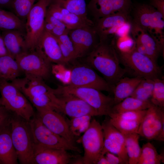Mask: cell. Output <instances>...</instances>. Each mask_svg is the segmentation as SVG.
<instances>
[{
  "instance_id": "5",
  "label": "cell",
  "mask_w": 164,
  "mask_h": 164,
  "mask_svg": "<svg viewBox=\"0 0 164 164\" xmlns=\"http://www.w3.org/2000/svg\"><path fill=\"white\" fill-rule=\"evenodd\" d=\"M0 104L12 113L29 121L35 114L27 97L12 82L0 79Z\"/></svg>"
},
{
  "instance_id": "38",
  "label": "cell",
  "mask_w": 164,
  "mask_h": 164,
  "mask_svg": "<svg viewBox=\"0 0 164 164\" xmlns=\"http://www.w3.org/2000/svg\"><path fill=\"white\" fill-rule=\"evenodd\" d=\"M154 86L151 102L161 108L164 107V81L160 78L153 79Z\"/></svg>"
},
{
  "instance_id": "41",
  "label": "cell",
  "mask_w": 164,
  "mask_h": 164,
  "mask_svg": "<svg viewBox=\"0 0 164 164\" xmlns=\"http://www.w3.org/2000/svg\"><path fill=\"white\" fill-rule=\"evenodd\" d=\"M12 114L2 105L0 106V131L10 123Z\"/></svg>"
},
{
  "instance_id": "50",
  "label": "cell",
  "mask_w": 164,
  "mask_h": 164,
  "mask_svg": "<svg viewBox=\"0 0 164 164\" xmlns=\"http://www.w3.org/2000/svg\"><path fill=\"white\" fill-rule=\"evenodd\" d=\"M0 164H1L0 163Z\"/></svg>"
},
{
  "instance_id": "24",
  "label": "cell",
  "mask_w": 164,
  "mask_h": 164,
  "mask_svg": "<svg viewBox=\"0 0 164 164\" xmlns=\"http://www.w3.org/2000/svg\"><path fill=\"white\" fill-rule=\"evenodd\" d=\"M8 54L15 59L18 55L28 50L25 42V32L19 30L1 31Z\"/></svg>"
},
{
  "instance_id": "10",
  "label": "cell",
  "mask_w": 164,
  "mask_h": 164,
  "mask_svg": "<svg viewBox=\"0 0 164 164\" xmlns=\"http://www.w3.org/2000/svg\"><path fill=\"white\" fill-rule=\"evenodd\" d=\"M51 99L53 109L72 118L90 115L99 116L97 112L84 100L70 94L53 93Z\"/></svg>"
},
{
  "instance_id": "4",
  "label": "cell",
  "mask_w": 164,
  "mask_h": 164,
  "mask_svg": "<svg viewBox=\"0 0 164 164\" xmlns=\"http://www.w3.org/2000/svg\"><path fill=\"white\" fill-rule=\"evenodd\" d=\"M129 18L130 25L164 39V15L150 4L140 3L132 5Z\"/></svg>"
},
{
  "instance_id": "31",
  "label": "cell",
  "mask_w": 164,
  "mask_h": 164,
  "mask_svg": "<svg viewBox=\"0 0 164 164\" xmlns=\"http://www.w3.org/2000/svg\"><path fill=\"white\" fill-rule=\"evenodd\" d=\"M164 161V155L159 154L154 146L148 142L141 148L137 164H160Z\"/></svg>"
},
{
  "instance_id": "39",
  "label": "cell",
  "mask_w": 164,
  "mask_h": 164,
  "mask_svg": "<svg viewBox=\"0 0 164 164\" xmlns=\"http://www.w3.org/2000/svg\"><path fill=\"white\" fill-rule=\"evenodd\" d=\"M147 110L125 111L119 113H110L108 115L112 118L125 120L141 121L145 115Z\"/></svg>"
},
{
  "instance_id": "9",
  "label": "cell",
  "mask_w": 164,
  "mask_h": 164,
  "mask_svg": "<svg viewBox=\"0 0 164 164\" xmlns=\"http://www.w3.org/2000/svg\"><path fill=\"white\" fill-rule=\"evenodd\" d=\"M76 142L81 143L83 145V164H96L100 156L104 154L102 153L104 135L101 125L95 119H93L88 129Z\"/></svg>"
},
{
  "instance_id": "32",
  "label": "cell",
  "mask_w": 164,
  "mask_h": 164,
  "mask_svg": "<svg viewBox=\"0 0 164 164\" xmlns=\"http://www.w3.org/2000/svg\"><path fill=\"white\" fill-rule=\"evenodd\" d=\"M51 2L80 17L89 19L85 0H51Z\"/></svg>"
},
{
  "instance_id": "43",
  "label": "cell",
  "mask_w": 164,
  "mask_h": 164,
  "mask_svg": "<svg viewBox=\"0 0 164 164\" xmlns=\"http://www.w3.org/2000/svg\"><path fill=\"white\" fill-rule=\"evenodd\" d=\"M149 4L164 15V0H150Z\"/></svg>"
},
{
  "instance_id": "12",
  "label": "cell",
  "mask_w": 164,
  "mask_h": 164,
  "mask_svg": "<svg viewBox=\"0 0 164 164\" xmlns=\"http://www.w3.org/2000/svg\"><path fill=\"white\" fill-rule=\"evenodd\" d=\"M68 85L75 87L93 88L100 91L112 92L113 88L89 65L79 64L73 67Z\"/></svg>"
},
{
  "instance_id": "44",
  "label": "cell",
  "mask_w": 164,
  "mask_h": 164,
  "mask_svg": "<svg viewBox=\"0 0 164 164\" xmlns=\"http://www.w3.org/2000/svg\"><path fill=\"white\" fill-rule=\"evenodd\" d=\"M13 0H0V8L12 10Z\"/></svg>"
},
{
  "instance_id": "37",
  "label": "cell",
  "mask_w": 164,
  "mask_h": 164,
  "mask_svg": "<svg viewBox=\"0 0 164 164\" xmlns=\"http://www.w3.org/2000/svg\"><path fill=\"white\" fill-rule=\"evenodd\" d=\"M92 116L90 115L72 118L69 123L70 129L77 137L84 133L88 128Z\"/></svg>"
},
{
  "instance_id": "46",
  "label": "cell",
  "mask_w": 164,
  "mask_h": 164,
  "mask_svg": "<svg viewBox=\"0 0 164 164\" xmlns=\"http://www.w3.org/2000/svg\"><path fill=\"white\" fill-rule=\"evenodd\" d=\"M96 164H109V163L106 158L105 155L102 154L98 158Z\"/></svg>"
},
{
  "instance_id": "8",
  "label": "cell",
  "mask_w": 164,
  "mask_h": 164,
  "mask_svg": "<svg viewBox=\"0 0 164 164\" xmlns=\"http://www.w3.org/2000/svg\"><path fill=\"white\" fill-rule=\"evenodd\" d=\"M51 0H38L29 13L25 22V42L28 50H35L44 30L47 8Z\"/></svg>"
},
{
  "instance_id": "19",
  "label": "cell",
  "mask_w": 164,
  "mask_h": 164,
  "mask_svg": "<svg viewBox=\"0 0 164 164\" xmlns=\"http://www.w3.org/2000/svg\"><path fill=\"white\" fill-rule=\"evenodd\" d=\"M132 5V0H93L90 9L96 20L119 12L129 14Z\"/></svg>"
},
{
  "instance_id": "11",
  "label": "cell",
  "mask_w": 164,
  "mask_h": 164,
  "mask_svg": "<svg viewBox=\"0 0 164 164\" xmlns=\"http://www.w3.org/2000/svg\"><path fill=\"white\" fill-rule=\"evenodd\" d=\"M15 59L25 75L35 76L43 79L50 77L51 63L39 49L24 52Z\"/></svg>"
},
{
  "instance_id": "15",
  "label": "cell",
  "mask_w": 164,
  "mask_h": 164,
  "mask_svg": "<svg viewBox=\"0 0 164 164\" xmlns=\"http://www.w3.org/2000/svg\"><path fill=\"white\" fill-rule=\"evenodd\" d=\"M69 36L74 46L77 58L86 57L100 42L94 26H86L69 30Z\"/></svg>"
},
{
  "instance_id": "48",
  "label": "cell",
  "mask_w": 164,
  "mask_h": 164,
  "mask_svg": "<svg viewBox=\"0 0 164 164\" xmlns=\"http://www.w3.org/2000/svg\"><path fill=\"white\" fill-rule=\"evenodd\" d=\"M1 78V75L0 72V79Z\"/></svg>"
},
{
  "instance_id": "42",
  "label": "cell",
  "mask_w": 164,
  "mask_h": 164,
  "mask_svg": "<svg viewBox=\"0 0 164 164\" xmlns=\"http://www.w3.org/2000/svg\"><path fill=\"white\" fill-rule=\"evenodd\" d=\"M105 156L109 164H125L122 159L117 155L109 152H107Z\"/></svg>"
},
{
  "instance_id": "33",
  "label": "cell",
  "mask_w": 164,
  "mask_h": 164,
  "mask_svg": "<svg viewBox=\"0 0 164 164\" xmlns=\"http://www.w3.org/2000/svg\"><path fill=\"white\" fill-rule=\"evenodd\" d=\"M57 38L65 63L77 59L75 49L68 32Z\"/></svg>"
},
{
  "instance_id": "2",
  "label": "cell",
  "mask_w": 164,
  "mask_h": 164,
  "mask_svg": "<svg viewBox=\"0 0 164 164\" xmlns=\"http://www.w3.org/2000/svg\"><path fill=\"white\" fill-rule=\"evenodd\" d=\"M11 137L20 163L32 164L34 144L28 121L13 113L11 121Z\"/></svg>"
},
{
  "instance_id": "17",
  "label": "cell",
  "mask_w": 164,
  "mask_h": 164,
  "mask_svg": "<svg viewBox=\"0 0 164 164\" xmlns=\"http://www.w3.org/2000/svg\"><path fill=\"white\" fill-rule=\"evenodd\" d=\"M164 126V108L153 105L147 110L138 133L146 139L155 140Z\"/></svg>"
},
{
  "instance_id": "29",
  "label": "cell",
  "mask_w": 164,
  "mask_h": 164,
  "mask_svg": "<svg viewBox=\"0 0 164 164\" xmlns=\"http://www.w3.org/2000/svg\"><path fill=\"white\" fill-rule=\"evenodd\" d=\"M25 22L12 12L0 8V31L19 30L25 32Z\"/></svg>"
},
{
  "instance_id": "25",
  "label": "cell",
  "mask_w": 164,
  "mask_h": 164,
  "mask_svg": "<svg viewBox=\"0 0 164 164\" xmlns=\"http://www.w3.org/2000/svg\"><path fill=\"white\" fill-rule=\"evenodd\" d=\"M11 132V123L0 131L1 164L18 163L17 155L12 143Z\"/></svg>"
},
{
  "instance_id": "27",
  "label": "cell",
  "mask_w": 164,
  "mask_h": 164,
  "mask_svg": "<svg viewBox=\"0 0 164 164\" xmlns=\"http://www.w3.org/2000/svg\"><path fill=\"white\" fill-rule=\"evenodd\" d=\"M0 72L1 78L12 82L22 72L15 59L7 54L0 57Z\"/></svg>"
},
{
  "instance_id": "23",
  "label": "cell",
  "mask_w": 164,
  "mask_h": 164,
  "mask_svg": "<svg viewBox=\"0 0 164 164\" xmlns=\"http://www.w3.org/2000/svg\"><path fill=\"white\" fill-rule=\"evenodd\" d=\"M77 156L70 155L64 149H46L35 153L32 164H67Z\"/></svg>"
},
{
  "instance_id": "22",
  "label": "cell",
  "mask_w": 164,
  "mask_h": 164,
  "mask_svg": "<svg viewBox=\"0 0 164 164\" xmlns=\"http://www.w3.org/2000/svg\"><path fill=\"white\" fill-rule=\"evenodd\" d=\"M37 48L51 63L61 65L65 64L57 38L49 32L44 30Z\"/></svg>"
},
{
  "instance_id": "13",
  "label": "cell",
  "mask_w": 164,
  "mask_h": 164,
  "mask_svg": "<svg viewBox=\"0 0 164 164\" xmlns=\"http://www.w3.org/2000/svg\"><path fill=\"white\" fill-rule=\"evenodd\" d=\"M130 26L133 46L135 50L157 63L159 57L163 54L164 39L159 38L133 25Z\"/></svg>"
},
{
  "instance_id": "36",
  "label": "cell",
  "mask_w": 164,
  "mask_h": 164,
  "mask_svg": "<svg viewBox=\"0 0 164 164\" xmlns=\"http://www.w3.org/2000/svg\"><path fill=\"white\" fill-rule=\"evenodd\" d=\"M36 0H13L12 12L25 22Z\"/></svg>"
},
{
  "instance_id": "7",
  "label": "cell",
  "mask_w": 164,
  "mask_h": 164,
  "mask_svg": "<svg viewBox=\"0 0 164 164\" xmlns=\"http://www.w3.org/2000/svg\"><path fill=\"white\" fill-rule=\"evenodd\" d=\"M56 94H73L84 100L94 108L99 116H108L115 105L113 97L106 96L98 90L90 87H75L68 85L55 89Z\"/></svg>"
},
{
  "instance_id": "16",
  "label": "cell",
  "mask_w": 164,
  "mask_h": 164,
  "mask_svg": "<svg viewBox=\"0 0 164 164\" xmlns=\"http://www.w3.org/2000/svg\"><path fill=\"white\" fill-rule=\"evenodd\" d=\"M37 110L36 114L47 128L70 143L75 145L76 137L72 133L68 123L61 115L51 108Z\"/></svg>"
},
{
  "instance_id": "45",
  "label": "cell",
  "mask_w": 164,
  "mask_h": 164,
  "mask_svg": "<svg viewBox=\"0 0 164 164\" xmlns=\"http://www.w3.org/2000/svg\"><path fill=\"white\" fill-rule=\"evenodd\" d=\"M8 54L0 31V57Z\"/></svg>"
},
{
  "instance_id": "26",
  "label": "cell",
  "mask_w": 164,
  "mask_h": 164,
  "mask_svg": "<svg viewBox=\"0 0 164 164\" xmlns=\"http://www.w3.org/2000/svg\"><path fill=\"white\" fill-rule=\"evenodd\" d=\"M143 79L138 76L133 78L123 77L121 78L113 89L115 105L130 96Z\"/></svg>"
},
{
  "instance_id": "14",
  "label": "cell",
  "mask_w": 164,
  "mask_h": 164,
  "mask_svg": "<svg viewBox=\"0 0 164 164\" xmlns=\"http://www.w3.org/2000/svg\"><path fill=\"white\" fill-rule=\"evenodd\" d=\"M104 135V148L102 153L107 152L118 156L125 164H128V157L125 148L124 135L106 118L101 125Z\"/></svg>"
},
{
  "instance_id": "30",
  "label": "cell",
  "mask_w": 164,
  "mask_h": 164,
  "mask_svg": "<svg viewBox=\"0 0 164 164\" xmlns=\"http://www.w3.org/2000/svg\"><path fill=\"white\" fill-rule=\"evenodd\" d=\"M123 135L128 164H137L141 152V148L139 144L140 135L137 133Z\"/></svg>"
},
{
  "instance_id": "3",
  "label": "cell",
  "mask_w": 164,
  "mask_h": 164,
  "mask_svg": "<svg viewBox=\"0 0 164 164\" xmlns=\"http://www.w3.org/2000/svg\"><path fill=\"white\" fill-rule=\"evenodd\" d=\"M115 47L120 63L131 70L136 77L153 80L160 78L161 70L157 63L138 52L133 45L126 50L120 49L116 45Z\"/></svg>"
},
{
  "instance_id": "1",
  "label": "cell",
  "mask_w": 164,
  "mask_h": 164,
  "mask_svg": "<svg viewBox=\"0 0 164 164\" xmlns=\"http://www.w3.org/2000/svg\"><path fill=\"white\" fill-rule=\"evenodd\" d=\"M115 38L101 40L87 56L86 63L100 72L113 87L128 71L120 65Z\"/></svg>"
},
{
  "instance_id": "28",
  "label": "cell",
  "mask_w": 164,
  "mask_h": 164,
  "mask_svg": "<svg viewBox=\"0 0 164 164\" xmlns=\"http://www.w3.org/2000/svg\"><path fill=\"white\" fill-rule=\"evenodd\" d=\"M153 105L154 104L150 101H143L130 96L114 105L111 113H119L129 111L146 110Z\"/></svg>"
},
{
  "instance_id": "49",
  "label": "cell",
  "mask_w": 164,
  "mask_h": 164,
  "mask_svg": "<svg viewBox=\"0 0 164 164\" xmlns=\"http://www.w3.org/2000/svg\"><path fill=\"white\" fill-rule=\"evenodd\" d=\"M1 104H0V106H1Z\"/></svg>"
},
{
  "instance_id": "34",
  "label": "cell",
  "mask_w": 164,
  "mask_h": 164,
  "mask_svg": "<svg viewBox=\"0 0 164 164\" xmlns=\"http://www.w3.org/2000/svg\"><path fill=\"white\" fill-rule=\"evenodd\" d=\"M154 86L153 79H143L130 96L142 101H150Z\"/></svg>"
},
{
  "instance_id": "35",
  "label": "cell",
  "mask_w": 164,
  "mask_h": 164,
  "mask_svg": "<svg viewBox=\"0 0 164 164\" xmlns=\"http://www.w3.org/2000/svg\"><path fill=\"white\" fill-rule=\"evenodd\" d=\"M112 124L123 135L137 133L141 121L125 120L110 118Z\"/></svg>"
},
{
  "instance_id": "40",
  "label": "cell",
  "mask_w": 164,
  "mask_h": 164,
  "mask_svg": "<svg viewBox=\"0 0 164 164\" xmlns=\"http://www.w3.org/2000/svg\"><path fill=\"white\" fill-rule=\"evenodd\" d=\"M53 89L50 92L31 97L29 100L36 110L48 108L53 109L51 99V95L53 93Z\"/></svg>"
},
{
  "instance_id": "20",
  "label": "cell",
  "mask_w": 164,
  "mask_h": 164,
  "mask_svg": "<svg viewBox=\"0 0 164 164\" xmlns=\"http://www.w3.org/2000/svg\"><path fill=\"white\" fill-rule=\"evenodd\" d=\"M12 82L28 99L50 92L53 89L45 84L43 79L35 76L25 75L23 78H18Z\"/></svg>"
},
{
  "instance_id": "21",
  "label": "cell",
  "mask_w": 164,
  "mask_h": 164,
  "mask_svg": "<svg viewBox=\"0 0 164 164\" xmlns=\"http://www.w3.org/2000/svg\"><path fill=\"white\" fill-rule=\"evenodd\" d=\"M47 12L63 22L69 30L94 25L93 22L89 19L80 17L51 2L47 8Z\"/></svg>"
},
{
  "instance_id": "6",
  "label": "cell",
  "mask_w": 164,
  "mask_h": 164,
  "mask_svg": "<svg viewBox=\"0 0 164 164\" xmlns=\"http://www.w3.org/2000/svg\"><path fill=\"white\" fill-rule=\"evenodd\" d=\"M29 122L34 142V154L39 150L48 148L82 152L79 148L47 128L35 113Z\"/></svg>"
},
{
  "instance_id": "18",
  "label": "cell",
  "mask_w": 164,
  "mask_h": 164,
  "mask_svg": "<svg viewBox=\"0 0 164 164\" xmlns=\"http://www.w3.org/2000/svg\"><path fill=\"white\" fill-rule=\"evenodd\" d=\"M95 21L94 27L99 37L100 40L104 39L115 34L124 25L129 24V14L119 12Z\"/></svg>"
},
{
  "instance_id": "47",
  "label": "cell",
  "mask_w": 164,
  "mask_h": 164,
  "mask_svg": "<svg viewBox=\"0 0 164 164\" xmlns=\"http://www.w3.org/2000/svg\"><path fill=\"white\" fill-rule=\"evenodd\" d=\"M155 140L159 141H164V126L163 127Z\"/></svg>"
}]
</instances>
